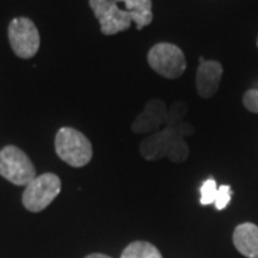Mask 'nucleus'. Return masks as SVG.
<instances>
[{
  "label": "nucleus",
  "mask_w": 258,
  "mask_h": 258,
  "mask_svg": "<svg viewBox=\"0 0 258 258\" xmlns=\"http://www.w3.org/2000/svg\"><path fill=\"white\" fill-rule=\"evenodd\" d=\"M186 112L185 103L176 102L169 111L166 126L154 135H149L139 145L142 157L148 161H157L161 158H169L172 162H184L189 155V148L185 137L194 135L195 129L184 120Z\"/></svg>",
  "instance_id": "obj_1"
},
{
  "label": "nucleus",
  "mask_w": 258,
  "mask_h": 258,
  "mask_svg": "<svg viewBox=\"0 0 258 258\" xmlns=\"http://www.w3.org/2000/svg\"><path fill=\"white\" fill-rule=\"evenodd\" d=\"M55 149L57 157L68 165L82 168L91 162L93 155L91 141L78 129L63 126L55 137Z\"/></svg>",
  "instance_id": "obj_2"
},
{
  "label": "nucleus",
  "mask_w": 258,
  "mask_h": 258,
  "mask_svg": "<svg viewBox=\"0 0 258 258\" xmlns=\"http://www.w3.org/2000/svg\"><path fill=\"white\" fill-rule=\"evenodd\" d=\"M0 175L13 185H28L36 178V169L30 158L15 145L0 151Z\"/></svg>",
  "instance_id": "obj_3"
},
{
  "label": "nucleus",
  "mask_w": 258,
  "mask_h": 258,
  "mask_svg": "<svg viewBox=\"0 0 258 258\" xmlns=\"http://www.w3.org/2000/svg\"><path fill=\"white\" fill-rule=\"evenodd\" d=\"M60 189H62V182L56 174L46 172L37 175L25 188V192L22 195L23 207L30 212L43 211L55 201L56 197L60 194Z\"/></svg>",
  "instance_id": "obj_4"
},
{
  "label": "nucleus",
  "mask_w": 258,
  "mask_h": 258,
  "mask_svg": "<svg viewBox=\"0 0 258 258\" xmlns=\"http://www.w3.org/2000/svg\"><path fill=\"white\" fill-rule=\"evenodd\" d=\"M147 59L149 66L158 75L168 79H176L182 76L186 69L184 52L172 43H157L148 52Z\"/></svg>",
  "instance_id": "obj_5"
},
{
  "label": "nucleus",
  "mask_w": 258,
  "mask_h": 258,
  "mask_svg": "<svg viewBox=\"0 0 258 258\" xmlns=\"http://www.w3.org/2000/svg\"><path fill=\"white\" fill-rule=\"evenodd\" d=\"M8 36L15 55L22 59L33 57L40 47L39 30L29 18L13 19L8 29Z\"/></svg>",
  "instance_id": "obj_6"
},
{
  "label": "nucleus",
  "mask_w": 258,
  "mask_h": 258,
  "mask_svg": "<svg viewBox=\"0 0 258 258\" xmlns=\"http://www.w3.org/2000/svg\"><path fill=\"white\" fill-rule=\"evenodd\" d=\"M89 6L93 10L95 18L99 22L101 32L106 36L123 32L134 23L128 12L120 9L112 0H89Z\"/></svg>",
  "instance_id": "obj_7"
},
{
  "label": "nucleus",
  "mask_w": 258,
  "mask_h": 258,
  "mask_svg": "<svg viewBox=\"0 0 258 258\" xmlns=\"http://www.w3.org/2000/svg\"><path fill=\"white\" fill-rule=\"evenodd\" d=\"M168 118H169V111L166 109L165 103L159 99H152L148 102L145 109L134 120L132 131L135 134L154 135L164 129L162 126L166 125Z\"/></svg>",
  "instance_id": "obj_8"
},
{
  "label": "nucleus",
  "mask_w": 258,
  "mask_h": 258,
  "mask_svg": "<svg viewBox=\"0 0 258 258\" xmlns=\"http://www.w3.org/2000/svg\"><path fill=\"white\" fill-rule=\"evenodd\" d=\"M221 76L222 66L220 62L205 60L201 57L198 71H197V79H195L198 95L204 99H208V98L214 96L220 88Z\"/></svg>",
  "instance_id": "obj_9"
},
{
  "label": "nucleus",
  "mask_w": 258,
  "mask_h": 258,
  "mask_svg": "<svg viewBox=\"0 0 258 258\" xmlns=\"http://www.w3.org/2000/svg\"><path fill=\"white\" fill-rule=\"evenodd\" d=\"M237 251L247 258H258V227L252 222L240 224L232 235Z\"/></svg>",
  "instance_id": "obj_10"
},
{
  "label": "nucleus",
  "mask_w": 258,
  "mask_h": 258,
  "mask_svg": "<svg viewBox=\"0 0 258 258\" xmlns=\"http://www.w3.org/2000/svg\"><path fill=\"white\" fill-rule=\"evenodd\" d=\"M112 2H115L118 6L119 5L125 6V10L132 18V22L137 23V28L139 30L148 26L154 19L151 0H112Z\"/></svg>",
  "instance_id": "obj_11"
},
{
  "label": "nucleus",
  "mask_w": 258,
  "mask_h": 258,
  "mask_svg": "<svg viewBox=\"0 0 258 258\" xmlns=\"http://www.w3.org/2000/svg\"><path fill=\"white\" fill-rule=\"evenodd\" d=\"M120 258H162V254L148 241H134L125 247Z\"/></svg>",
  "instance_id": "obj_12"
},
{
  "label": "nucleus",
  "mask_w": 258,
  "mask_h": 258,
  "mask_svg": "<svg viewBox=\"0 0 258 258\" xmlns=\"http://www.w3.org/2000/svg\"><path fill=\"white\" fill-rule=\"evenodd\" d=\"M201 198H200V204L201 205H211L215 203V198H217V192H218V188H217V182L210 178L207 179L203 185H201Z\"/></svg>",
  "instance_id": "obj_13"
},
{
  "label": "nucleus",
  "mask_w": 258,
  "mask_h": 258,
  "mask_svg": "<svg viewBox=\"0 0 258 258\" xmlns=\"http://www.w3.org/2000/svg\"><path fill=\"white\" fill-rule=\"evenodd\" d=\"M231 201V188L230 185H221L218 188V192H217V198H215V208L217 210H224Z\"/></svg>",
  "instance_id": "obj_14"
},
{
  "label": "nucleus",
  "mask_w": 258,
  "mask_h": 258,
  "mask_svg": "<svg viewBox=\"0 0 258 258\" xmlns=\"http://www.w3.org/2000/svg\"><path fill=\"white\" fill-rule=\"evenodd\" d=\"M244 106L252 113H258V89H249L244 93Z\"/></svg>",
  "instance_id": "obj_15"
},
{
  "label": "nucleus",
  "mask_w": 258,
  "mask_h": 258,
  "mask_svg": "<svg viewBox=\"0 0 258 258\" xmlns=\"http://www.w3.org/2000/svg\"><path fill=\"white\" fill-rule=\"evenodd\" d=\"M85 258H112V257L106 255V254H101V252H95V254H89V255H86Z\"/></svg>",
  "instance_id": "obj_16"
},
{
  "label": "nucleus",
  "mask_w": 258,
  "mask_h": 258,
  "mask_svg": "<svg viewBox=\"0 0 258 258\" xmlns=\"http://www.w3.org/2000/svg\"><path fill=\"white\" fill-rule=\"evenodd\" d=\"M257 45H258V42H257Z\"/></svg>",
  "instance_id": "obj_17"
}]
</instances>
